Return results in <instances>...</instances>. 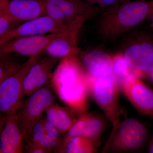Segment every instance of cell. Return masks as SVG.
Instances as JSON below:
<instances>
[{"label":"cell","instance_id":"obj_10","mask_svg":"<svg viewBox=\"0 0 153 153\" xmlns=\"http://www.w3.org/2000/svg\"><path fill=\"white\" fill-rule=\"evenodd\" d=\"M121 86L133 106L140 114L153 118V90L131 72Z\"/></svg>","mask_w":153,"mask_h":153},{"label":"cell","instance_id":"obj_5","mask_svg":"<svg viewBox=\"0 0 153 153\" xmlns=\"http://www.w3.org/2000/svg\"><path fill=\"white\" fill-rule=\"evenodd\" d=\"M50 83L28 95L16 113L25 140L34 126L43 118L47 107L54 103L55 96Z\"/></svg>","mask_w":153,"mask_h":153},{"label":"cell","instance_id":"obj_30","mask_svg":"<svg viewBox=\"0 0 153 153\" xmlns=\"http://www.w3.org/2000/svg\"><path fill=\"white\" fill-rule=\"evenodd\" d=\"M7 1V0H0V1Z\"/></svg>","mask_w":153,"mask_h":153},{"label":"cell","instance_id":"obj_17","mask_svg":"<svg viewBox=\"0 0 153 153\" xmlns=\"http://www.w3.org/2000/svg\"><path fill=\"white\" fill-rule=\"evenodd\" d=\"M82 64L88 74L95 77L109 76L113 72V57L102 51L94 50L85 54Z\"/></svg>","mask_w":153,"mask_h":153},{"label":"cell","instance_id":"obj_25","mask_svg":"<svg viewBox=\"0 0 153 153\" xmlns=\"http://www.w3.org/2000/svg\"><path fill=\"white\" fill-rule=\"evenodd\" d=\"M24 152L28 153H48L46 150L38 145L25 141Z\"/></svg>","mask_w":153,"mask_h":153},{"label":"cell","instance_id":"obj_22","mask_svg":"<svg viewBox=\"0 0 153 153\" xmlns=\"http://www.w3.org/2000/svg\"><path fill=\"white\" fill-rule=\"evenodd\" d=\"M44 126L48 136L52 141V152L60 153L63 142V135L44 118Z\"/></svg>","mask_w":153,"mask_h":153},{"label":"cell","instance_id":"obj_16","mask_svg":"<svg viewBox=\"0 0 153 153\" xmlns=\"http://www.w3.org/2000/svg\"><path fill=\"white\" fill-rule=\"evenodd\" d=\"M105 123L99 116L93 114L80 115L64 137L82 136L97 141L104 131Z\"/></svg>","mask_w":153,"mask_h":153},{"label":"cell","instance_id":"obj_27","mask_svg":"<svg viewBox=\"0 0 153 153\" xmlns=\"http://www.w3.org/2000/svg\"><path fill=\"white\" fill-rule=\"evenodd\" d=\"M150 21V23L151 25H152V27L153 28V10L152 12V13H151L150 16L149 18Z\"/></svg>","mask_w":153,"mask_h":153},{"label":"cell","instance_id":"obj_14","mask_svg":"<svg viewBox=\"0 0 153 153\" xmlns=\"http://www.w3.org/2000/svg\"><path fill=\"white\" fill-rule=\"evenodd\" d=\"M4 124L0 137V153H24L25 136L16 114L5 116Z\"/></svg>","mask_w":153,"mask_h":153},{"label":"cell","instance_id":"obj_8","mask_svg":"<svg viewBox=\"0 0 153 153\" xmlns=\"http://www.w3.org/2000/svg\"><path fill=\"white\" fill-rule=\"evenodd\" d=\"M131 71L138 77L153 70V38L140 35L130 40L122 52Z\"/></svg>","mask_w":153,"mask_h":153},{"label":"cell","instance_id":"obj_2","mask_svg":"<svg viewBox=\"0 0 153 153\" xmlns=\"http://www.w3.org/2000/svg\"><path fill=\"white\" fill-rule=\"evenodd\" d=\"M153 10V0H129L105 9L99 22V32L105 40H114L149 19Z\"/></svg>","mask_w":153,"mask_h":153},{"label":"cell","instance_id":"obj_20","mask_svg":"<svg viewBox=\"0 0 153 153\" xmlns=\"http://www.w3.org/2000/svg\"><path fill=\"white\" fill-rule=\"evenodd\" d=\"M112 57V74L116 78L119 84L121 85L131 71L122 53H117Z\"/></svg>","mask_w":153,"mask_h":153},{"label":"cell","instance_id":"obj_15","mask_svg":"<svg viewBox=\"0 0 153 153\" xmlns=\"http://www.w3.org/2000/svg\"><path fill=\"white\" fill-rule=\"evenodd\" d=\"M79 30H69L60 33L47 46L46 55L62 60L66 57H75L80 52L77 46Z\"/></svg>","mask_w":153,"mask_h":153},{"label":"cell","instance_id":"obj_1","mask_svg":"<svg viewBox=\"0 0 153 153\" xmlns=\"http://www.w3.org/2000/svg\"><path fill=\"white\" fill-rule=\"evenodd\" d=\"M61 101L78 114L86 113L89 92L87 75L75 57L61 60L51 82Z\"/></svg>","mask_w":153,"mask_h":153},{"label":"cell","instance_id":"obj_24","mask_svg":"<svg viewBox=\"0 0 153 153\" xmlns=\"http://www.w3.org/2000/svg\"><path fill=\"white\" fill-rule=\"evenodd\" d=\"M93 4H97L100 9L112 7L122 3L121 0H87Z\"/></svg>","mask_w":153,"mask_h":153},{"label":"cell","instance_id":"obj_29","mask_svg":"<svg viewBox=\"0 0 153 153\" xmlns=\"http://www.w3.org/2000/svg\"><path fill=\"white\" fill-rule=\"evenodd\" d=\"M129 1V0H121L122 3L123 2L126 1Z\"/></svg>","mask_w":153,"mask_h":153},{"label":"cell","instance_id":"obj_7","mask_svg":"<svg viewBox=\"0 0 153 153\" xmlns=\"http://www.w3.org/2000/svg\"><path fill=\"white\" fill-rule=\"evenodd\" d=\"M83 23H67L58 22L47 15L22 23L0 37V45L19 37L41 36L80 30Z\"/></svg>","mask_w":153,"mask_h":153},{"label":"cell","instance_id":"obj_23","mask_svg":"<svg viewBox=\"0 0 153 153\" xmlns=\"http://www.w3.org/2000/svg\"><path fill=\"white\" fill-rule=\"evenodd\" d=\"M22 23L14 20L4 11L0 10V37Z\"/></svg>","mask_w":153,"mask_h":153},{"label":"cell","instance_id":"obj_9","mask_svg":"<svg viewBox=\"0 0 153 153\" xmlns=\"http://www.w3.org/2000/svg\"><path fill=\"white\" fill-rule=\"evenodd\" d=\"M147 137V130L143 123L127 118L121 123L105 148L114 152L136 150L143 146Z\"/></svg>","mask_w":153,"mask_h":153},{"label":"cell","instance_id":"obj_13","mask_svg":"<svg viewBox=\"0 0 153 153\" xmlns=\"http://www.w3.org/2000/svg\"><path fill=\"white\" fill-rule=\"evenodd\" d=\"M47 0H7L0 1V10L24 23L46 15Z\"/></svg>","mask_w":153,"mask_h":153},{"label":"cell","instance_id":"obj_21","mask_svg":"<svg viewBox=\"0 0 153 153\" xmlns=\"http://www.w3.org/2000/svg\"><path fill=\"white\" fill-rule=\"evenodd\" d=\"M7 55L0 54V83L16 72L22 64L11 60Z\"/></svg>","mask_w":153,"mask_h":153},{"label":"cell","instance_id":"obj_18","mask_svg":"<svg viewBox=\"0 0 153 153\" xmlns=\"http://www.w3.org/2000/svg\"><path fill=\"white\" fill-rule=\"evenodd\" d=\"M46 120L56 128L63 135L70 129L77 119L76 113L69 107L60 106L52 103L47 108L45 111Z\"/></svg>","mask_w":153,"mask_h":153},{"label":"cell","instance_id":"obj_12","mask_svg":"<svg viewBox=\"0 0 153 153\" xmlns=\"http://www.w3.org/2000/svg\"><path fill=\"white\" fill-rule=\"evenodd\" d=\"M61 60L46 55L31 66L24 80V90L29 95L51 83L54 69Z\"/></svg>","mask_w":153,"mask_h":153},{"label":"cell","instance_id":"obj_26","mask_svg":"<svg viewBox=\"0 0 153 153\" xmlns=\"http://www.w3.org/2000/svg\"><path fill=\"white\" fill-rule=\"evenodd\" d=\"M148 152L153 153V135L148 147Z\"/></svg>","mask_w":153,"mask_h":153},{"label":"cell","instance_id":"obj_3","mask_svg":"<svg viewBox=\"0 0 153 153\" xmlns=\"http://www.w3.org/2000/svg\"><path fill=\"white\" fill-rule=\"evenodd\" d=\"M89 92L96 104L103 111L113 126L110 139L120 124L121 114L119 83L112 74L95 77L87 74Z\"/></svg>","mask_w":153,"mask_h":153},{"label":"cell","instance_id":"obj_6","mask_svg":"<svg viewBox=\"0 0 153 153\" xmlns=\"http://www.w3.org/2000/svg\"><path fill=\"white\" fill-rule=\"evenodd\" d=\"M100 9L87 0H47L46 15L58 22L84 24Z\"/></svg>","mask_w":153,"mask_h":153},{"label":"cell","instance_id":"obj_4","mask_svg":"<svg viewBox=\"0 0 153 153\" xmlns=\"http://www.w3.org/2000/svg\"><path fill=\"white\" fill-rule=\"evenodd\" d=\"M41 55L29 57L16 72L0 83V111L5 116L16 114L23 104L26 95L23 85L25 77Z\"/></svg>","mask_w":153,"mask_h":153},{"label":"cell","instance_id":"obj_11","mask_svg":"<svg viewBox=\"0 0 153 153\" xmlns=\"http://www.w3.org/2000/svg\"><path fill=\"white\" fill-rule=\"evenodd\" d=\"M60 33L15 38L0 45V54L16 53L29 57L41 55L51 41Z\"/></svg>","mask_w":153,"mask_h":153},{"label":"cell","instance_id":"obj_19","mask_svg":"<svg viewBox=\"0 0 153 153\" xmlns=\"http://www.w3.org/2000/svg\"><path fill=\"white\" fill-rule=\"evenodd\" d=\"M97 142L82 136L64 137L60 153H91L97 152Z\"/></svg>","mask_w":153,"mask_h":153},{"label":"cell","instance_id":"obj_28","mask_svg":"<svg viewBox=\"0 0 153 153\" xmlns=\"http://www.w3.org/2000/svg\"><path fill=\"white\" fill-rule=\"evenodd\" d=\"M150 75L151 78H152V79L153 80V70L152 71V72L150 73Z\"/></svg>","mask_w":153,"mask_h":153}]
</instances>
